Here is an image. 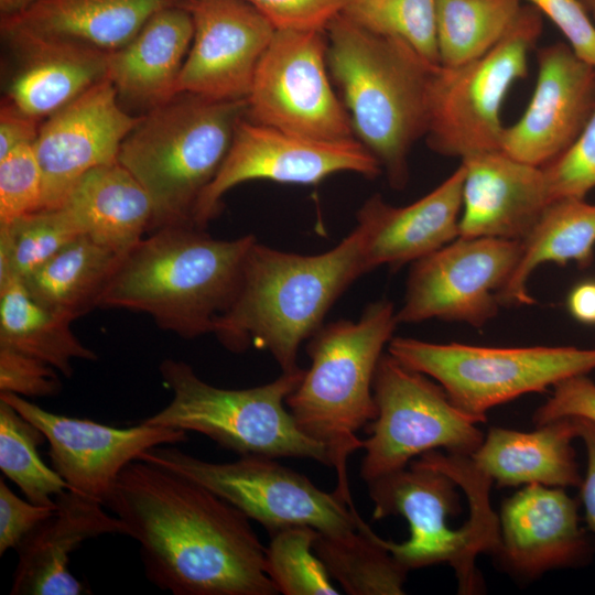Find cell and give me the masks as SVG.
Here are the masks:
<instances>
[{
	"instance_id": "1",
	"label": "cell",
	"mask_w": 595,
	"mask_h": 595,
	"mask_svg": "<svg viewBox=\"0 0 595 595\" xmlns=\"http://www.w3.org/2000/svg\"><path fill=\"white\" fill-rule=\"evenodd\" d=\"M140 544L148 578L174 595H275L250 519L208 488L144 461L106 502Z\"/></svg>"
},
{
	"instance_id": "2",
	"label": "cell",
	"mask_w": 595,
	"mask_h": 595,
	"mask_svg": "<svg viewBox=\"0 0 595 595\" xmlns=\"http://www.w3.org/2000/svg\"><path fill=\"white\" fill-rule=\"evenodd\" d=\"M422 461L367 483L374 520L400 515L409 523L408 540L381 542L408 571L451 565L458 593L475 594L482 585L477 555L497 554L500 544L499 518L489 504L493 480L470 456L435 450Z\"/></svg>"
},
{
	"instance_id": "3",
	"label": "cell",
	"mask_w": 595,
	"mask_h": 595,
	"mask_svg": "<svg viewBox=\"0 0 595 595\" xmlns=\"http://www.w3.org/2000/svg\"><path fill=\"white\" fill-rule=\"evenodd\" d=\"M365 273L357 225L334 248L317 255L282 251L256 239L246 253L237 292L216 317L213 334L230 351L267 349L282 371H294L301 368L302 343Z\"/></svg>"
},
{
	"instance_id": "4",
	"label": "cell",
	"mask_w": 595,
	"mask_h": 595,
	"mask_svg": "<svg viewBox=\"0 0 595 595\" xmlns=\"http://www.w3.org/2000/svg\"><path fill=\"white\" fill-rule=\"evenodd\" d=\"M327 66L355 137L375 155L390 186L409 181V154L425 137L439 64L402 40L367 31L343 13L325 30Z\"/></svg>"
},
{
	"instance_id": "5",
	"label": "cell",
	"mask_w": 595,
	"mask_h": 595,
	"mask_svg": "<svg viewBox=\"0 0 595 595\" xmlns=\"http://www.w3.org/2000/svg\"><path fill=\"white\" fill-rule=\"evenodd\" d=\"M255 240L217 239L195 225L156 229L121 257L99 307L145 313L184 338L213 333Z\"/></svg>"
},
{
	"instance_id": "6",
	"label": "cell",
	"mask_w": 595,
	"mask_h": 595,
	"mask_svg": "<svg viewBox=\"0 0 595 595\" xmlns=\"http://www.w3.org/2000/svg\"><path fill=\"white\" fill-rule=\"evenodd\" d=\"M398 324L393 304L381 299L357 321L322 325L306 347L311 366L285 400L300 431L326 447L338 478L335 493L348 505L347 458L363 448L356 432L377 418L374 378Z\"/></svg>"
},
{
	"instance_id": "7",
	"label": "cell",
	"mask_w": 595,
	"mask_h": 595,
	"mask_svg": "<svg viewBox=\"0 0 595 595\" xmlns=\"http://www.w3.org/2000/svg\"><path fill=\"white\" fill-rule=\"evenodd\" d=\"M246 111V99L221 100L182 91L142 113L123 140L118 162L151 199L149 232L195 225L198 199L219 171Z\"/></svg>"
},
{
	"instance_id": "8",
	"label": "cell",
	"mask_w": 595,
	"mask_h": 595,
	"mask_svg": "<svg viewBox=\"0 0 595 595\" xmlns=\"http://www.w3.org/2000/svg\"><path fill=\"white\" fill-rule=\"evenodd\" d=\"M159 370L172 400L143 423L204 434L240 456L310 458L332 466L326 447L303 434L284 407L304 369L246 389L215 387L183 360L164 359Z\"/></svg>"
},
{
	"instance_id": "9",
	"label": "cell",
	"mask_w": 595,
	"mask_h": 595,
	"mask_svg": "<svg viewBox=\"0 0 595 595\" xmlns=\"http://www.w3.org/2000/svg\"><path fill=\"white\" fill-rule=\"evenodd\" d=\"M388 353L434 379L479 423L491 408L595 369V348L573 346L487 347L392 337Z\"/></svg>"
},
{
	"instance_id": "10",
	"label": "cell",
	"mask_w": 595,
	"mask_h": 595,
	"mask_svg": "<svg viewBox=\"0 0 595 595\" xmlns=\"http://www.w3.org/2000/svg\"><path fill=\"white\" fill-rule=\"evenodd\" d=\"M542 31V14L522 6L516 21L487 53L465 64L437 65L430 89L425 140L461 160L500 150L501 109L511 86L526 77L529 54Z\"/></svg>"
},
{
	"instance_id": "11",
	"label": "cell",
	"mask_w": 595,
	"mask_h": 595,
	"mask_svg": "<svg viewBox=\"0 0 595 595\" xmlns=\"http://www.w3.org/2000/svg\"><path fill=\"white\" fill-rule=\"evenodd\" d=\"M372 390L378 414L363 445L360 476L366 483L403 469L430 451L470 456L485 439L479 422L458 409L440 383L389 353L379 360Z\"/></svg>"
},
{
	"instance_id": "12",
	"label": "cell",
	"mask_w": 595,
	"mask_h": 595,
	"mask_svg": "<svg viewBox=\"0 0 595 595\" xmlns=\"http://www.w3.org/2000/svg\"><path fill=\"white\" fill-rule=\"evenodd\" d=\"M138 459L208 488L270 533L291 526H310L332 536L357 530L359 515L354 506L347 508L348 504L335 491L321 490L272 457L241 455L235 462L212 463L159 445L141 453Z\"/></svg>"
},
{
	"instance_id": "13",
	"label": "cell",
	"mask_w": 595,
	"mask_h": 595,
	"mask_svg": "<svg viewBox=\"0 0 595 595\" xmlns=\"http://www.w3.org/2000/svg\"><path fill=\"white\" fill-rule=\"evenodd\" d=\"M326 52L325 31L275 30L256 68L246 118L312 139L356 138Z\"/></svg>"
},
{
	"instance_id": "14",
	"label": "cell",
	"mask_w": 595,
	"mask_h": 595,
	"mask_svg": "<svg viewBox=\"0 0 595 595\" xmlns=\"http://www.w3.org/2000/svg\"><path fill=\"white\" fill-rule=\"evenodd\" d=\"M339 172L370 180L383 173L378 160L357 138L312 139L252 122L245 116L219 171L198 199L194 224L206 229L220 212L223 196L238 184L267 180L313 185Z\"/></svg>"
},
{
	"instance_id": "15",
	"label": "cell",
	"mask_w": 595,
	"mask_h": 595,
	"mask_svg": "<svg viewBox=\"0 0 595 595\" xmlns=\"http://www.w3.org/2000/svg\"><path fill=\"white\" fill-rule=\"evenodd\" d=\"M521 249L519 240L457 237L414 261L398 323L437 318L486 325L498 314L497 293L513 272Z\"/></svg>"
},
{
	"instance_id": "16",
	"label": "cell",
	"mask_w": 595,
	"mask_h": 595,
	"mask_svg": "<svg viewBox=\"0 0 595 595\" xmlns=\"http://www.w3.org/2000/svg\"><path fill=\"white\" fill-rule=\"evenodd\" d=\"M0 399L37 426L50 445L53 468L68 489L104 507L121 470L144 451L187 440V433L141 422L115 428L93 420L46 411L21 396L0 392Z\"/></svg>"
},
{
	"instance_id": "17",
	"label": "cell",
	"mask_w": 595,
	"mask_h": 595,
	"mask_svg": "<svg viewBox=\"0 0 595 595\" xmlns=\"http://www.w3.org/2000/svg\"><path fill=\"white\" fill-rule=\"evenodd\" d=\"M141 118L121 107L108 78L48 116L33 142L42 173L41 209L61 207L87 172L118 161L123 140Z\"/></svg>"
},
{
	"instance_id": "18",
	"label": "cell",
	"mask_w": 595,
	"mask_h": 595,
	"mask_svg": "<svg viewBox=\"0 0 595 595\" xmlns=\"http://www.w3.org/2000/svg\"><path fill=\"white\" fill-rule=\"evenodd\" d=\"M194 22L178 93L246 99L274 26L246 0H192Z\"/></svg>"
},
{
	"instance_id": "19",
	"label": "cell",
	"mask_w": 595,
	"mask_h": 595,
	"mask_svg": "<svg viewBox=\"0 0 595 595\" xmlns=\"http://www.w3.org/2000/svg\"><path fill=\"white\" fill-rule=\"evenodd\" d=\"M538 76L523 115L505 127L500 150L537 166L559 156L578 137L595 107V67L564 42L541 47Z\"/></svg>"
},
{
	"instance_id": "20",
	"label": "cell",
	"mask_w": 595,
	"mask_h": 595,
	"mask_svg": "<svg viewBox=\"0 0 595 595\" xmlns=\"http://www.w3.org/2000/svg\"><path fill=\"white\" fill-rule=\"evenodd\" d=\"M499 534L496 555L523 577L582 565L592 555L591 541L578 526L577 504L560 487L526 485L506 499Z\"/></svg>"
},
{
	"instance_id": "21",
	"label": "cell",
	"mask_w": 595,
	"mask_h": 595,
	"mask_svg": "<svg viewBox=\"0 0 595 595\" xmlns=\"http://www.w3.org/2000/svg\"><path fill=\"white\" fill-rule=\"evenodd\" d=\"M463 164L433 191L407 206H392L379 194L357 213L366 272L398 269L434 252L459 236Z\"/></svg>"
},
{
	"instance_id": "22",
	"label": "cell",
	"mask_w": 595,
	"mask_h": 595,
	"mask_svg": "<svg viewBox=\"0 0 595 595\" xmlns=\"http://www.w3.org/2000/svg\"><path fill=\"white\" fill-rule=\"evenodd\" d=\"M461 163L465 174L458 237L523 240L550 203L542 167L501 150Z\"/></svg>"
},
{
	"instance_id": "23",
	"label": "cell",
	"mask_w": 595,
	"mask_h": 595,
	"mask_svg": "<svg viewBox=\"0 0 595 595\" xmlns=\"http://www.w3.org/2000/svg\"><path fill=\"white\" fill-rule=\"evenodd\" d=\"M1 32L19 62L7 99L39 120L106 78L107 52L2 22Z\"/></svg>"
},
{
	"instance_id": "24",
	"label": "cell",
	"mask_w": 595,
	"mask_h": 595,
	"mask_svg": "<svg viewBox=\"0 0 595 595\" xmlns=\"http://www.w3.org/2000/svg\"><path fill=\"white\" fill-rule=\"evenodd\" d=\"M55 512L18 547L11 595H79L88 588L68 570L69 555L83 542L108 533L126 534L117 516L69 489L55 497Z\"/></svg>"
},
{
	"instance_id": "25",
	"label": "cell",
	"mask_w": 595,
	"mask_h": 595,
	"mask_svg": "<svg viewBox=\"0 0 595 595\" xmlns=\"http://www.w3.org/2000/svg\"><path fill=\"white\" fill-rule=\"evenodd\" d=\"M193 34L187 8L170 6L154 13L123 46L109 52L106 78L119 99L148 112L178 94Z\"/></svg>"
},
{
	"instance_id": "26",
	"label": "cell",
	"mask_w": 595,
	"mask_h": 595,
	"mask_svg": "<svg viewBox=\"0 0 595 595\" xmlns=\"http://www.w3.org/2000/svg\"><path fill=\"white\" fill-rule=\"evenodd\" d=\"M575 437L573 416L547 422L532 432L491 428L470 458L500 487H580L583 478L571 444Z\"/></svg>"
},
{
	"instance_id": "27",
	"label": "cell",
	"mask_w": 595,
	"mask_h": 595,
	"mask_svg": "<svg viewBox=\"0 0 595 595\" xmlns=\"http://www.w3.org/2000/svg\"><path fill=\"white\" fill-rule=\"evenodd\" d=\"M61 207L83 235L121 256L150 231L153 217L148 193L118 161L87 172Z\"/></svg>"
},
{
	"instance_id": "28",
	"label": "cell",
	"mask_w": 595,
	"mask_h": 595,
	"mask_svg": "<svg viewBox=\"0 0 595 595\" xmlns=\"http://www.w3.org/2000/svg\"><path fill=\"white\" fill-rule=\"evenodd\" d=\"M175 0H34L2 23L112 52L129 42L158 11Z\"/></svg>"
},
{
	"instance_id": "29",
	"label": "cell",
	"mask_w": 595,
	"mask_h": 595,
	"mask_svg": "<svg viewBox=\"0 0 595 595\" xmlns=\"http://www.w3.org/2000/svg\"><path fill=\"white\" fill-rule=\"evenodd\" d=\"M519 261L498 291L500 306L531 305L528 282L541 264L565 266L574 261L581 268L592 263L595 247V204L584 198L565 197L550 202L529 234L521 240Z\"/></svg>"
},
{
	"instance_id": "30",
	"label": "cell",
	"mask_w": 595,
	"mask_h": 595,
	"mask_svg": "<svg viewBox=\"0 0 595 595\" xmlns=\"http://www.w3.org/2000/svg\"><path fill=\"white\" fill-rule=\"evenodd\" d=\"M121 255L82 235L22 279L43 307L69 322L99 307Z\"/></svg>"
},
{
	"instance_id": "31",
	"label": "cell",
	"mask_w": 595,
	"mask_h": 595,
	"mask_svg": "<svg viewBox=\"0 0 595 595\" xmlns=\"http://www.w3.org/2000/svg\"><path fill=\"white\" fill-rule=\"evenodd\" d=\"M71 323L40 305L20 278L0 279V346L40 359L71 377L73 359H97L73 333Z\"/></svg>"
},
{
	"instance_id": "32",
	"label": "cell",
	"mask_w": 595,
	"mask_h": 595,
	"mask_svg": "<svg viewBox=\"0 0 595 595\" xmlns=\"http://www.w3.org/2000/svg\"><path fill=\"white\" fill-rule=\"evenodd\" d=\"M314 551L331 577L349 595H401L409 572L358 517L343 536L317 532Z\"/></svg>"
},
{
	"instance_id": "33",
	"label": "cell",
	"mask_w": 595,
	"mask_h": 595,
	"mask_svg": "<svg viewBox=\"0 0 595 595\" xmlns=\"http://www.w3.org/2000/svg\"><path fill=\"white\" fill-rule=\"evenodd\" d=\"M521 0H436L439 63L454 67L487 53L516 21Z\"/></svg>"
},
{
	"instance_id": "34",
	"label": "cell",
	"mask_w": 595,
	"mask_h": 595,
	"mask_svg": "<svg viewBox=\"0 0 595 595\" xmlns=\"http://www.w3.org/2000/svg\"><path fill=\"white\" fill-rule=\"evenodd\" d=\"M46 441L41 430L0 399V469L26 499L56 506L55 498L67 483L41 458L37 446Z\"/></svg>"
},
{
	"instance_id": "35",
	"label": "cell",
	"mask_w": 595,
	"mask_h": 595,
	"mask_svg": "<svg viewBox=\"0 0 595 595\" xmlns=\"http://www.w3.org/2000/svg\"><path fill=\"white\" fill-rule=\"evenodd\" d=\"M82 235L64 207L43 208L0 224V279L22 280Z\"/></svg>"
},
{
	"instance_id": "36",
	"label": "cell",
	"mask_w": 595,
	"mask_h": 595,
	"mask_svg": "<svg viewBox=\"0 0 595 595\" xmlns=\"http://www.w3.org/2000/svg\"><path fill=\"white\" fill-rule=\"evenodd\" d=\"M317 530L291 526L271 532L266 571L284 595H337L331 575L314 551Z\"/></svg>"
},
{
	"instance_id": "37",
	"label": "cell",
	"mask_w": 595,
	"mask_h": 595,
	"mask_svg": "<svg viewBox=\"0 0 595 595\" xmlns=\"http://www.w3.org/2000/svg\"><path fill=\"white\" fill-rule=\"evenodd\" d=\"M372 33L404 41L431 63H439L436 0H348L343 12Z\"/></svg>"
},
{
	"instance_id": "38",
	"label": "cell",
	"mask_w": 595,
	"mask_h": 595,
	"mask_svg": "<svg viewBox=\"0 0 595 595\" xmlns=\"http://www.w3.org/2000/svg\"><path fill=\"white\" fill-rule=\"evenodd\" d=\"M43 183L33 144L0 159V224L42 208Z\"/></svg>"
},
{
	"instance_id": "39",
	"label": "cell",
	"mask_w": 595,
	"mask_h": 595,
	"mask_svg": "<svg viewBox=\"0 0 595 595\" xmlns=\"http://www.w3.org/2000/svg\"><path fill=\"white\" fill-rule=\"evenodd\" d=\"M541 167L550 202L584 198L595 187V107L573 143Z\"/></svg>"
},
{
	"instance_id": "40",
	"label": "cell",
	"mask_w": 595,
	"mask_h": 595,
	"mask_svg": "<svg viewBox=\"0 0 595 595\" xmlns=\"http://www.w3.org/2000/svg\"><path fill=\"white\" fill-rule=\"evenodd\" d=\"M57 370L51 365L0 346V392L21 397H54L62 389Z\"/></svg>"
},
{
	"instance_id": "41",
	"label": "cell",
	"mask_w": 595,
	"mask_h": 595,
	"mask_svg": "<svg viewBox=\"0 0 595 595\" xmlns=\"http://www.w3.org/2000/svg\"><path fill=\"white\" fill-rule=\"evenodd\" d=\"M275 30L325 31L348 0H246Z\"/></svg>"
},
{
	"instance_id": "42",
	"label": "cell",
	"mask_w": 595,
	"mask_h": 595,
	"mask_svg": "<svg viewBox=\"0 0 595 595\" xmlns=\"http://www.w3.org/2000/svg\"><path fill=\"white\" fill-rule=\"evenodd\" d=\"M544 14L563 34L566 44L595 67V24L581 0H521Z\"/></svg>"
},
{
	"instance_id": "43",
	"label": "cell",
	"mask_w": 595,
	"mask_h": 595,
	"mask_svg": "<svg viewBox=\"0 0 595 595\" xmlns=\"http://www.w3.org/2000/svg\"><path fill=\"white\" fill-rule=\"evenodd\" d=\"M56 506H41L18 497L0 478V554L18 549L26 536L55 512Z\"/></svg>"
},
{
	"instance_id": "44",
	"label": "cell",
	"mask_w": 595,
	"mask_h": 595,
	"mask_svg": "<svg viewBox=\"0 0 595 595\" xmlns=\"http://www.w3.org/2000/svg\"><path fill=\"white\" fill-rule=\"evenodd\" d=\"M564 416H581L595 422V382L586 375L555 385L552 396L537 409L532 420L540 426Z\"/></svg>"
},
{
	"instance_id": "45",
	"label": "cell",
	"mask_w": 595,
	"mask_h": 595,
	"mask_svg": "<svg viewBox=\"0 0 595 595\" xmlns=\"http://www.w3.org/2000/svg\"><path fill=\"white\" fill-rule=\"evenodd\" d=\"M39 119L25 113L8 99L2 101L0 109V159L13 150L33 144L40 126Z\"/></svg>"
},
{
	"instance_id": "46",
	"label": "cell",
	"mask_w": 595,
	"mask_h": 595,
	"mask_svg": "<svg viewBox=\"0 0 595 595\" xmlns=\"http://www.w3.org/2000/svg\"><path fill=\"white\" fill-rule=\"evenodd\" d=\"M576 437H581L587 453V467L581 484V498L585 509V520L595 533V422L581 416H573Z\"/></svg>"
},
{
	"instance_id": "47",
	"label": "cell",
	"mask_w": 595,
	"mask_h": 595,
	"mask_svg": "<svg viewBox=\"0 0 595 595\" xmlns=\"http://www.w3.org/2000/svg\"><path fill=\"white\" fill-rule=\"evenodd\" d=\"M566 305L577 322L595 325V280H585L574 285L567 295Z\"/></svg>"
},
{
	"instance_id": "48",
	"label": "cell",
	"mask_w": 595,
	"mask_h": 595,
	"mask_svg": "<svg viewBox=\"0 0 595 595\" xmlns=\"http://www.w3.org/2000/svg\"><path fill=\"white\" fill-rule=\"evenodd\" d=\"M34 0H0L1 18H10L26 10Z\"/></svg>"
},
{
	"instance_id": "49",
	"label": "cell",
	"mask_w": 595,
	"mask_h": 595,
	"mask_svg": "<svg viewBox=\"0 0 595 595\" xmlns=\"http://www.w3.org/2000/svg\"><path fill=\"white\" fill-rule=\"evenodd\" d=\"M585 6L591 17L595 20V0H581Z\"/></svg>"
},
{
	"instance_id": "50",
	"label": "cell",
	"mask_w": 595,
	"mask_h": 595,
	"mask_svg": "<svg viewBox=\"0 0 595 595\" xmlns=\"http://www.w3.org/2000/svg\"><path fill=\"white\" fill-rule=\"evenodd\" d=\"M175 1H177L181 6H183V7L186 8L187 4H188L192 0H175Z\"/></svg>"
}]
</instances>
